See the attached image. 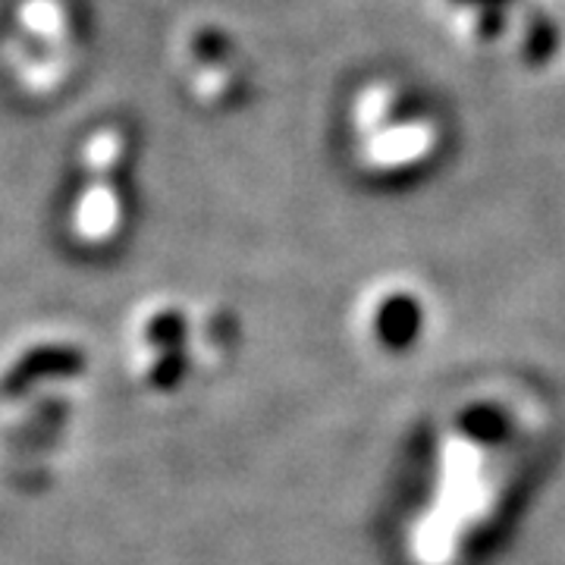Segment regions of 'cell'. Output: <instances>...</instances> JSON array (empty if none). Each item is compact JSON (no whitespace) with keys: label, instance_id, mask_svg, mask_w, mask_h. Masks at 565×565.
Listing matches in <instances>:
<instances>
[{"label":"cell","instance_id":"7a4b0ae2","mask_svg":"<svg viewBox=\"0 0 565 565\" xmlns=\"http://www.w3.org/2000/svg\"><path fill=\"white\" fill-rule=\"evenodd\" d=\"M446 35L471 54H490L537 73L563 54L565 22L556 0H430Z\"/></svg>","mask_w":565,"mask_h":565},{"label":"cell","instance_id":"3957f363","mask_svg":"<svg viewBox=\"0 0 565 565\" xmlns=\"http://www.w3.org/2000/svg\"><path fill=\"white\" fill-rule=\"evenodd\" d=\"M180 70L192 98L214 110L243 104L255 85V61L248 47L223 22H199L182 35Z\"/></svg>","mask_w":565,"mask_h":565},{"label":"cell","instance_id":"277c9868","mask_svg":"<svg viewBox=\"0 0 565 565\" xmlns=\"http://www.w3.org/2000/svg\"><path fill=\"white\" fill-rule=\"evenodd\" d=\"M424 305L408 286H381L377 299L367 302V327L377 343H408L422 327Z\"/></svg>","mask_w":565,"mask_h":565},{"label":"cell","instance_id":"6da1fadb","mask_svg":"<svg viewBox=\"0 0 565 565\" xmlns=\"http://www.w3.org/2000/svg\"><path fill=\"white\" fill-rule=\"evenodd\" d=\"M345 139L355 167L374 180H412L444 158V114L396 76L364 82L345 104Z\"/></svg>","mask_w":565,"mask_h":565}]
</instances>
